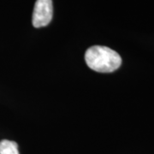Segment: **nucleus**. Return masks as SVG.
Listing matches in <instances>:
<instances>
[{"instance_id":"1","label":"nucleus","mask_w":154,"mask_h":154,"mask_svg":"<svg viewBox=\"0 0 154 154\" xmlns=\"http://www.w3.org/2000/svg\"><path fill=\"white\" fill-rule=\"evenodd\" d=\"M85 60L91 69L100 73L115 71L122 64L121 57L116 51L101 45L88 48L85 54Z\"/></svg>"},{"instance_id":"2","label":"nucleus","mask_w":154,"mask_h":154,"mask_svg":"<svg viewBox=\"0 0 154 154\" xmlns=\"http://www.w3.org/2000/svg\"><path fill=\"white\" fill-rule=\"evenodd\" d=\"M53 16L52 0H36L32 22L34 28H43L49 24Z\"/></svg>"},{"instance_id":"3","label":"nucleus","mask_w":154,"mask_h":154,"mask_svg":"<svg viewBox=\"0 0 154 154\" xmlns=\"http://www.w3.org/2000/svg\"><path fill=\"white\" fill-rule=\"evenodd\" d=\"M0 154H19L18 145L15 141L3 140L0 141Z\"/></svg>"}]
</instances>
